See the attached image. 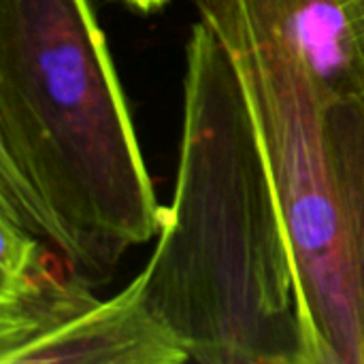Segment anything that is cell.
I'll use <instances>...</instances> for the list:
<instances>
[{
    "mask_svg": "<svg viewBox=\"0 0 364 364\" xmlns=\"http://www.w3.org/2000/svg\"><path fill=\"white\" fill-rule=\"evenodd\" d=\"M139 277L147 309L194 363L318 364L239 70L200 19L186 47L175 198Z\"/></svg>",
    "mask_w": 364,
    "mask_h": 364,
    "instance_id": "6da1fadb",
    "label": "cell"
},
{
    "mask_svg": "<svg viewBox=\"0 0 364 364\" xmlns=\"http://www.w3.org/2000/svg\"><path fill=\"white\" fill-rule=\"evenodd\" d=\"M0 213L85 279L162 232L166 209L87 0H0Z\"/></svg>",
    "mask_w": 364,
    "mask_h": 364,
    "instance_id": "7a4b0ae2",
    "label": "cell"
},
{
    "mask_svg": "<svg viewBox=\"0 0 364 364\" xmlns=\"http://www.w3.org/2000/svg\"><path fill=\"white\" fill-rule=\"evenodd\" d=\"M228 49L299 262L318 364H364L350 252L324 143L326 96L294 45L245 0H192Z\"/></svg>",
    "mask_w": 364,
    "mask_h": 364,
    "instance_id": "3957f363",
    "label": "cell"
},
{
    "mask_svg": "<svg viewBox=\"0 0 364 364\" xmlns=\"http://www.w3.org/2000/svg\"><path fill=\"white\" fill-rule=\"evenodd\" d=\"M98 299L55 250L0 213V364L87 311Z\"/></svg>",
    "mask_w": 364,
    "mask_h": 364,
    "instance_id": "277c9868",
    "label": "cell"
},
{
    "mask_svg": "<svg viewBox=\"0 0 364 364\" xmlns=\"http://www.w3.org/2000/svg\"><path fill=\"white\" fill-rule=\"evenodd\" d=\"M190 356L147 309L136 275L117 296L94 303L55 333L13 356L11 364H181Z\"/></svg>",
    "mask_w": 364,
    "mask_h": 364,
    "instance_id": "5b68a950",
    "label": "cell"
},
{
    "mask_svg": "<svg viewBox=\"0 0 364 364\" xmlns=\"http://www.w3.org/2000/svg\"><path fill=\"white\" fill-rule=\"evenodd\" d=\"M311 68L326 100L364 94V60L339 0H245Z\"/></svg>",
    "mask_w": 364,
    "mask_h": 364,
    "instance_id": "8992f818",
    "label": "cell"
},
{
    "mask_svg": "<svg viewBox=\"0 0 364 364\" xmlns=\"http://www.w3.org/2000/svg\"><path fill=\"white\" fill-rule=\"evenodd\" d=\"M324 143L343 218L364 337V94L326 102Z\"/></svg>",
    "mask_w": 364,
    "mask_h": 364,
    "instance_id": "52a82bcc",
    "label": "cell"
},
{
    "mask_svg": "<svg viewBox=\"0 0 364 364\" xmlns=\"http://www.w3.org/2000/svg\"><path fill=\"white\" fill-rule=\"evenodd\" d=\"M339 4L346 13L354 43L364 60V0H339Z\"/></svg>",
    "mask_w": 364,
    "mask_h": 364,
    "instance_id": "ba28073f",
    "label": "cell"
},
{
    "mask_svg": "<svg viewBox=\"0 0 364 364\" xmlns=\"http://www.w3.org/2000/svg\"><path fill=\"white\" fill-rule=\"evenodd\" d=\"M117 2H124V4H128V6H132V9L141 11V13H151V11L162 9L168 0H117Z\"/></svg>",
    "mask_w": 364,
    "mask_h": 364,
    "instance_id": "9c48e42d",
    "label": "cell"
}]
</instances>
